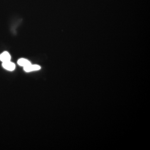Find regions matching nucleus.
<instances>
[{
	"label": "nucleus",
	"instance_id": "f257e3e1",
	"mask_svg": "<svg viewBox=\"0 0 150 150\" xmlns=\"http://www.w3.org/2000/svg\"><path fill=\"white\" fill-rule=\"evenodd\" d=\"M2 66L4 69L9 71H13L15 69L16 66L15 64L11 61L5 62H3Z\"/></svg>",
	"mask_w": 150,
	"mask_h": 150
},
{
	"label": "nucleus",
	"instance_id": "f03ea898",
	"mask_svg": "<svg viewBox=\"0 0 150 150\" xmlns=\"http://www.w3.org/2000/svg\"><path fill=\"white\" fill-rule=\"evenodd\" d=\"M40 66L38 65L30 64L24 67V70L26 72L33 71H38L40 69Z\"/></svg>",
	"mask_w": 150,
	"mask_h": 150
},
{
	"label": "nucleus",
	"instance_id": "7ed1b4c3",
	"mask_svg": "<svg viewBox=\"0 0 150 150\" xmlns=\"http://www.w3.org/2000/svg\"><path fill=\"white\" fill-rule=\"evenodd\" d=\"M11 56L8 52L5 51L0 55V60L2 62L10 61Z\"/></svg>",
	"mask_w": 150,
	"mask_h": 150
},
{
	"label": "nucleus",
	"instance_id": "20e7f679",
	"mask_svg": "<svg viewBox=\"0 0 150 150\" xmlns=\"http://www.w3.org/2000/svg\"><path fill=\"white\" fill-rule=\"evenodd\" d=\"M18 64L19 66L25 67L31 64V63L26 59H21L18 61Z\"/></svg>",
	"mask_w": 150,
	"mask_h": 150
}]
</instances>
